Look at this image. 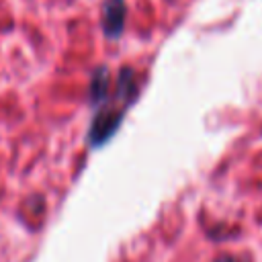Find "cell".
I'll return each mask as SVG.
<instances>
[{"label":"cell","mask_w":262,"mask_h":262,"mask_svg":"<svg viewBox=\"0 0 262 262\" xmlns=\"http://www.w3.org/2000/svg\"><path fill=\"white\" fill-rule=\"evenodd\" d=\"M123 14H125V8H123L121 0H111L104 6V29L108 35H117L121 31Z\"/></svg>","instance_id":"obj_1"},{"label":"cell","mask_w":262,"mask_h":262,"mask_svg":"<svg viewBox=\"0 0 262 262\" xmlns=\"http://www.w3.org/2000/svg\"><path fill=\"white\" fill-rule=\"evenodd\" d=\"M217 262H235V260H233V258H225V256H223V258H219Z\"/></svg>","instance_id":"obj_2"}]
</instances>
